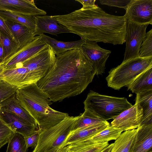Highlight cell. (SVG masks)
I'll return each instance as SVG.
<instances>
[{
	"instance_id": "obj_1",
	"label": "cell",
	"mask_w": 152,
	"mask_h": 152,
	"mask_svg": "<svg viewBox=\"0 0 152 152\" xmlns=\"http://www.w3.org/2000/svg\"><path fill=\"white\" fill-rule=\"evenodd\" d=\"M95 75L81 50L75 49L56 56L53 66L37 84L51 102H61L81 93Z\"/></svg>"
},
{
	"instance_id": "obj_2",
	"label": "cell",
	"mask_w": 152,
	"mask_h": 152,
	"mask_svg": "<svg viewBox=\"0 0 152 152\" xmlns=\"http://www.w3.org/2000/svg\"><path fill=\"white\" fill-rule=\"evenodd\" d=\"M52 17L70 33L85 40L114 45L125 42L127 20L125 16L109 14L96 5Z\"/></svg>"
},
{
	"instance_id": "obj_3",
	"label": "cell",
	"mask_w": 152,
	"mask_h": 152,
	"mask_svg": "<svg viewBox=\"0 0 152 152\" xmlns=\"http://www.w3.org/2000/svg\"><path fill=\"white\" fill-rule=\"evenodd\" d=\"M15 95L19 103L35 120L41 131L55 126L69 115L50 107L51 101L37 83L17 88Z\"/></svg>"
},
{
	"instance_id": "obj_4",
	"label": "cell",
	"mask_w": 152,
	"mask_h": 152,
	"mask_svg": "<svg viewBox=\"0 0 152 152\" xmlns=\"http://www.w3.org/2000/svg\"><path fill=\"white\" fill-rule=\"evenodd\" d=\"M84 109H88L104 120L113 119L132 106L125 97L101 94L90 90L83 102Z\"/></svg>"
},
{
	"instance_id": "obj_5",
	"label": "cell",
	"mask_w": 152,
	"mask_h": 152,
	"mask_svg": "<svg viewBox=\"0 0 152 152\" xmlns=\"http://www.w3.org/2000/svg\"><path fill=\"white\" fill-rule=\"evenodd\" d=\"M152 67V56H138L111 69L106 77L108 87L116 90L131 83L140 74Z\"/></svg>"
},
{
	"instance_id": "obj_6",
	"label": "cell",
	"mask_w": 152,
	"mask_h": 152,
	"mask_svg": "<svg viewBox=\"0 0 152 152\" xmlns=\"http://www.w3.org/2000/svg\"><path fill=\"white\" fill-rule=\"evenodd\" d=\"M79 115L65 118L52 127L41 131L38 143L32 152H45L62 147L73 130Z\"/></svg>"
},
{
	"instance_id": "obj_7",
	"label": "cell",
	"mask_w": 152,
	"mask_h": 152,
	"mask_svg": "<svg viewBox=\"0 0 152 152\" xmlns=\"http://www.w3.org/2000/svg\"><path fill=\"white\" fill-rule=\"evenodd\" d=\"M56 56L52 48L47 45L34 56L18 65L25 67L28 79L37 83L44 77L54 65Z\"/></svg>"
},
{
	"instance_id": "obj_8",
	"label": "cell",
	"mask_w": 152,
	"mask_h": 152,
	"mask_svg": "<svg viewBox=\"0 0 152 152\" xmlns=\"http://www.w3.org/2000/svg\"><path fill=\"white\" fill-rule=\"evenodd\" d=\"M148 26L127 21L125 38L126 47L123 62L139 56L140 48L145 37Z\"/></svg>"
},
{
	"instance_id": "obj_9",
	"label": "cell",
	"mask_w": 152,
	"mask_h": 152,
	"mask_svg": "<svg viewBox=\"0 0 152 152\" xmlns=\"http://www.w3.org/2000/svg\"><path fill=\"white\" fill-rule=\"evenodd\" d=\"M47 45L40 36L34 39L6 58L0 64L3 69L14 68L30 58L45 47Z\"/></svg>"
},
{
	"instance_id": "obj_10",
	"label": "cell",
	"mask_w": 152,
	"mask_h": 152,
	"mask_svg": "<svg viewBox=\"0 0 152 152\" xmlns=\"http://www.w3.org/2000/svg\"><path fill=\"white\" fill-rule=\"evenodd\" d=\"M95 72V75L105 72V64L111 51L101 48L94 41L85 40L80 49Z\"/></svg>"
},
{
	"instance_id": "obj_11",
	"label": "cell",
	"mask_w": 152,
	"mask_h": 152,
	"mask_svg": "<svg viewBox=\"0 0 152 152\" xmlns=\"http://www.w3.org/2000/svg\"><path fill=\"white\" fill-rule=\"evenodd\" d=\"M124 15L127 21L141 25L152 24V0H132Z\"/></svg>"
},
{
	"instance_id": "obj_12",
	"label": "cell",
	"mask_w": 152,
	"mask_h": 152,
	"mask_svg": "<svg viewBox=\"0 0 152 152\" xmlns=\"http://www.w3.org/2000/svg\"><path fill=\"white\" fill-rule=\"evenodd\" d=\"M143 115L142 109L137 102L113 119L110 125L122 132L136 129L140 125Z\"/></svg>"
},
{
	"instance_id": "obj_13",
	"label": "cell",
	"mask_w": 152,
	"mask_h": 152,
	"mask_svg": "<svg viewBox=\"0 0 152 152\" xmlns=\"http://www.w3.org/2000/svg\"><path fill=\"white\" fill-rule=\"evenodd\" d=\"M0 11L32 16L47 14L36 6L33 0H0Z\"/></svg>"
},
{
	"instance_id": "obj_14",
	"label": "cell",
	"mask_w": 152,
	"mask_h": 152,
	"mask_svg": "<svg viewBox=\"0 0 152 152\" xmlns=\"http://www.w3.org/2000/svg\"><path fill=\"white\" fill-rule=\"evenodd\" d=\"M0 118L14 133H19L25 137L31 135L39 129L13 113L1 108Z\"/></svg>"
},
{
	"instance_id": "obj_15",
	"label": "cell",
	"mask_w": 152,
	"mask_h": 152,
	"mask_svg": "<svg viewBox=\"0 0 152 152\" xmlns=\"http://www.w3.org/2000/svg\"><path fill=\"white\" fill-rule=\"evenodd\" d=\"M35 28L34 34L35 36H40L44 33L57 36V34L70 32L58 22L52 16L47 15L34 16Z\"/></svg>"
},
{
	"instance_id": "obj_16",
	"label": "cell",
	"mask_w": 152,
	"mask_h": 152,
	"mask_svg": "<svg viewBox=\"0 0 152 152\" xmlns=\"http://www.w3.org/2000/svg\"><path fill=\"white\" fill-rule=\"evenodd\" d=\"M110 125V123L106 121L101 124L72 131L67 137L61 147L73 143L89 139Z\"/></svg>"
},
{
	"instance_id": "obj_17",
	"label": "cell",
	"mask_w": 152,
	"mask_h": 152,
	"mask_svg": "<svg viewBox=\"0 0 152 152\" xmlns=\"http://www.w3.org/2000/svg\"><path fill=\"white\" fill-rule=\"evenodd\" d=\"M152 125L139 126L132 152H149L152 150Z\"/></svg>"
},
{
	"instance_id": "obj_18",
	"label": "cell",
	"mask_w": 152,
	"mask_h": 152,
	"mask_svg": "<svg viewBox=\"0 0 152 152\" xmlns=\"http://www.w3.org/2000/svg\"><path fill=\"white\" fill-rule=\"evenodd\" d=\"M5 22L12 34L13 40L19 48L33 40L35 36L34 32L21 24L7 20Z\"/></svg>"
},
{
	"instance_id": "obj_19",
	"label": "cell",
	"mask_w": 152,
	"mask_h": 152,
	"mask_svg": "<svg viewBox=\"0 0 152 152\" xmlns=\"http://www.w3.org/2000/svg\"><path fill=\"white\" fill-rule=\"evenodd\" d=\"M0 108L10 111L28 123L38 128L35 120L20 104L15 94L0 104Z\"/></svg>"
},
{
	"instance_id": "obj_20",
	"label": "cell",
	"mask_w": 152,
	"mask_h": 152,
	"mask_svg": "<svg viewBox=\"0 0 152 152\" xmlns=\"http://www.w3.org/2000/svg\"><path fill=\"white\" fill-rule=\"evenodd\" d=\"M39 36L43 41L52 48L56 56L69 50L80 49L85 41V40L81 38L80 40L76 41L65 42L57 40L44 34Z\"/></svg>"
},
{
	"instance_id": "obj_21",
	"label": "cell",
	"mask_w": 152,
	"mask_h": 152,
	"mask_svg": "<svg viewBox=\"0 0 152 152\" xmlns=\"http://www.w3.org/2000/svg\"><path fill=\"white\" fill-rule=\"evenodd\" d=\"M135 101L142 109L143 115L140 126L152 125V90L136 94Z\"/></svg>"
},
{
	"instance_id": "obj_22",
	"label": "cell",
	"mask_w": 152,
	"mask_h": 152,
	"mask_svg": "<svg viewBox=\"0 0 152 152\" xmlns=\"http://www.w3.org/2000/svg\"><path fill=\"white\" fill-rule=\"evenodd\" d=\"M136 134V129L122 132L115 140L110 152H132Z\"/></svg>"
},
{
	"instance_id": "obj_23",
	"label": "cell",
	"mask_w": 152,
	"mask_h": 152,
	"mask_svg": "<svg viewBox=\"0 0 152 152\" xmlns=\"http://www.w3.org/2000/svg\"><path fill=\"white\" fill-rule=\"evenodd\" d=\"M126 86L128 90L136 94L152 90V67L141 73Z\"/></svg>"
},
{
	"instance_id": "obj_24",
	"label": "cell",
	"mask_w": 152,
	"mask_h": 152,
	"mask_svg": "<svg viewBox=\"0 0 152 152\" xmlns=\"http://www.w3.org/2000/svg\"><path fill=\"white\" fill-rule=\"evenodd\" d=\"M109 144L108 142L94 143L88 139L67 146L71 152H100Z\"/></svg>"
},
{
	"instance_id": "obj_25",
	"label": "cell",
	"mask_w": 152,
	"mask_h": 152,
	"mask_svg": "<svg viewBox=\"0 0 152 152\" xmlns=\"http://www.w3.org/2000/svg\"><path fill=\"white\" fill-rule=\"evenodd\" d=\"M105 121L88 109L79 115L72 131L104 123Z\"/></svg>"
},
{
	"instance_id": "obj_26",
	"label": "cell",
	"mask_w": 152,
	"mask_h": 152,
	"mask_svg": "<svg viewBox=\"0 0 152 152\" xmlns=\"http://www.w3.org/2000/svg\"><path fill=\"white\" fill-rule=\"evenodd\" d=\"M0 15L7 20L24 26L33 32L35 28L34 16H29L5 11H0Z\"/></svg>"
},
{
	"instance_id": "obj_27",
	"label": "cell",
	"mask_w": 152,
	"mask_h": 152,
	"mask_svg": "<svg viewBox=\"0 0 152 152\" xmlns=\"http://www.w3.org/2000/svg\"><path fill=\"white\" fill-rule=\"evenodd\" d=\"M122 132L110 125L88 139L94 143L108 142L111 140H115L121 134Z\"/></svg>"
},
{
	"instance_id": "obj_28",
	"label": "cell",
	"mask_w": 152,
	"mask_h": 152,
	"mask_svg": "<svg viewBox=\"0 0 152 152\" xmlns=\"http://www.w3.org/2000/svg\"><path fill=\"white\" fill-rule=\"evenodd\" d=\"M6 152H26L28 150L25 137L15 132L8 142Z\"/></svg>"
},
{
	"instance_id": "obj_29",
	"label": "cell",
	"mask_w": 152,
	"mask_h": 152,
	"mask_svg": "<svg viewBox=\"0 0 152 152\" xmlns=\"http://www.w3.org/2000/svg\"><path fill=\"white\" fill-rule=\"evenodd\" d=\"M0 43L3 50V61L19 48L18 46L12 38L4 34L0 30Z\"/></svg>"
},
{
	"instance_id": "obj_30",
	"label": "cell",
	"mask_w": 152,
	"mask_h": 152,
	"mask_svg": "<svg viewBox=\"0 0 152 152\" xmlns=\"http://www.w3.org/2000/svg\"><path fill=\"white\" fill-rule=\"evenodd\" d=\"M139 56L141 57L152 56V29L146 33L145 37L140 48Z\"/></svg>"
},
{
	"instance_id": "obj_31",
	"label": "cell",
	"mask_w": 152,
	"mask_h": 152,
	"mask_svg": "<svg viewBox=\"0 0 152 152\" xmlns=\"http://www.w3.org/2000/svg\"><path fill=\"white\" fill-rule=\"evenodd\" d=\"M17 88L0 80V104L15 94Z\"/></svg>"
},
{
	"instance_id": "obj_32",
	"label": "cell",
	"mask_w": 152,
	"mask_h": 152,
	"mask_svg": "<svg viewBox=\"0 0 152 152\" xmlns=\"http://www.w3.org/2000/svg\"><path fill=\"white\" fill-rule=\"evenodd\" d=\"M14 133L0 118V149L8 142Z\"/></svg>"
},
{
	"instance_id": "obj_33",
	"label": "cell",
	"mask_w": 152,
	"mask_h": 152,
	"mask_svg": "<svg viewBox=\"0 0 152 152\" xmlns=\"http://www.w3.org/2000/svg\"><path fill=\"white\" fill-rule=\"evenodd\" d=\"M132 0H100V3L110 6L115 7L126 10Z\"/></svg>"
},
{
	"instance_id": "obj_34",
	"label": "cell",
	"mask_w": 152,
	"mask_h": 152,
	"mask_svg": "<svg viewBox=\"0 0 152 152\" xmlns=\"http://www.w3.org/2000/svg\"><path fill=\"white\" fill-rule=\"evenodd\" d=\"M41 130L39 129L31 135L25 137L27 148L34 147L37 145L39 138Z\"/></svg>"
},
{
	"instance_id": "obj_35",
	"label": "cell",
	"mask_w": 152,
	"mask_h": 152,
	"mask_svg": "<svg viewBox=\"0 0 152 152\" xmlns=\"http://www.w3.org/2000/svg\"><path fill=\"white\" fill-rule=\"evenodd\" d=\"M0 30L4 34L12 38L13 40V37L12 33L6 24L4 20L0 15Z\"/></svg>"
},
{
	"instance_id": "obj_36",
	"label": "cell",
	"mask_w": 152,
	"mask_h": 152,
	"mask_svg": "<svg viewBox=\"0 0 152 152\" xmlns=\"http://www.w3.org/2000/svg\"><path fill=\"white\" fill-rule=\"evenodd\" d=\"M75 1L81 3L83 5L82 8L92 7L95 5V2L96 0H76Z\"/></svg>"
},
{
	"instance_id": "obj_37",
	"label": "cell",
	"mask_w": 152,
	"mask_h": 152,
	"mask_svg": "<svg viewBox=\"0 0 152 152\" xmlns=\"http://www.w3.org/2000/svg\"><path fill=\"white\" fill-rule=\"evenodd\" d=\"M113 145V143H111L100 152H110Z\"/></svg>"
},
{
	"instance_id": "obj_38",
	"label": "cell",
	"mask_w": 152,
	"mask_h": 152,
	"mask_svg": "<svg viewBox=\"0 0 152 152\" xmlns=\"http://www.w3.org/2000/svg\"><path fill=\"white\" fill-rule=\"evenodd\" d=\"M57 152H71L67 146L59 148Z\"/></svg>"
},
{
	"instance_id": "obj_39",
	"label": "cell",
	"mask_w": 152,
	"mask_h": 152,
	"mask_svg": "<svg viewBox=\"0 0 152 152\" xmlns=\"http://www.w3.org/2000/svg\"><path fill=\"white\" fill-rule=\"evenodd\" d=\"M4 60V52L3 48L0 43V64Z\"/></svg>"
},
{
	"instance_id": "obj_40",
	"label": "cell",
	"mask_w": 152,
	"mask_h": 152,
	"mask_svg": "<svg viewBox=\"0 0 152 152\" xmlns=\"http://www.w3.org/2000/svg\"><path fill=\"white\" fill-rule=\"evenodd\" d=\"M59 148L53 149L52 150H51V151H47V152H57V151L58 150V149Z\"/></svg>"
},
{
	"instance_id": "obj_41",
	"label": "cell",
	"mask_w": 152,
	"mask_h": 152,
	"mask_svg": "<svg viewBox=\"0 0 152 152\" xmlns=\"http://www.w3.org/2000/svg\"><path fill=\"white\" fill-rule=\"evenodd\" d=\"M3 70V69L0 65V74L2 72Z\"/></svg>"
},
{
	"instance_id": "obj_42",
	"label": "cell",
	"mask_w": 152,
	"mask_h": 152,
	"mask_svg": "<svg viewBox=\"0 0 152 152\" xmlns=\"http://www.w3.org/2000/svg\"><path fill=\"white\" fill-rule=\"evenodd\" d=\"M149 152H152V150H151V151H150Z\"/></svg>"
},
{
	"instance_id": "obj_43",
	"label": "cell",
	"mask_w": 152,
	"mask_h": 152,
	"mask_svg": "<svg viewBox=\"0 0 152 152\" xmlns=\"http://www.w3.org/2000/svg\"></svg>"
}]
</instances>
